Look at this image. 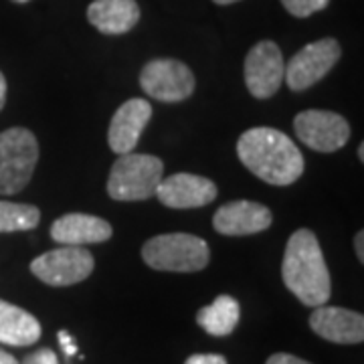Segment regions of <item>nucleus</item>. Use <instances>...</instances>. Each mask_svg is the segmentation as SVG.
I'll use <instances>...</instances> for the list:
<instances>
[{"label": "nucleus", "instance_id": "nucleus-1", "mask_svg": "<svg viewBox=\"0 0 364 364\" xmlns=\"http://www.w3.org/2000/svg\"><path fill=\"white\" fill-rule=\"evenodd\" d=\"M237 154L257 178L273 186H287L304 174L298 146L275 128H251L241 134Z\"/></svg>", "mask_w": 364, "mask_h": 364}, {"label": "nucleus", "instance_id": "nucleus-2", "mask_svg": "<svg viewBox=\"0 0 364 364\" xmlns=\"http://www.w3.org/2000/svg\"><path fill=\"white\" fill-rule=\"evenodd\" d=\"M282 277L287 289L310 308L324 306L330 299V273L318 237L312 231L299 229L289 237L282 263Z\"/></svg>", "mask_w": 364, "mask_h": 364}, {"label": "nucleus", "instance_id": "nucleus-3", "mask_svg": "<svg viewBox=\"0 0 364 364\" xmlns=\"http://www.w3.org/2000/svg\"><path fill=\"white\" fill-rule=\"evenodd\" d=\"M142 259L156 272L195 273L207 267L210 251L207 241L196 235L166 233L144 243Z\"/></svg>", "mask_w": 364, "mask_h": 364}, {"label": "nucleus", "instance_id": "nucleus-4", "mask_svg": "<svg viewBox=\"0 0 364 364\" xmlns=\"http://www.w3.org/2000/svg\"><path fill=\"white\" fill-rule=\"evenodd\" d=\"M164 164L152 154H122L107 178V195L119 203L148 200L156 195Z\"/></svg>", "mask_w": 364, "mask_h": 364}, {"label": "nucleus", "instance_id": "nucleus-5", "mask_svg": "<svg viewBox=\"0 0 364 364\" xmlns=\"http://www.w3.org/2000/svg\"><path fill=\"white\" fill-rule=\"evenodd\" d=\"M39 160V144L26 128L0 134V195H16L33 178Z\"/></svg>", "mask_w": 364, "mask_h": 364}, {"label": "nucleus", "instance_id": "nucleus-6", "mask_svg": "<svg viewBox=\"0 0 364 364\" xmlns=\"http://www.w3.org/2000/svg\"><path fill=\"white\" fill-rule=\"evenodd\" d=\"M95 267L93 255L85 247L61 245L59 249L47 251L31 263V272L43 284L53 287L75 286L87 279Z\"/></svg>", "mask_w": 364, "mask_h": 364}, {"label": "nucleus", "instance_id": "nucleus-7", "mask_svg": "<svg viewBox=\"0 0 364 364\" xmlns=\"http://www.w3.org/2000/svg\"><path fill=\"white\" fill-rule=\"evenodd\" d=\"M340 55H342L340 43L332 37L306 45L286 65L284 79H286L287 87L294 91H304L316 85L338 63Z\"/></svg>", "mask_w": 364, "mask_h": 364}, {"label": "nucleus", "instance_id": "nucleus-8", "mask_svg": "<svg viewBox=\"0 0 364 364\" xmlns=\"http://www.w3.org/2000/svg\"><path fill=\"white\" fill-rule=\"evenodd\" d=\"M195 73L176 59H154L140 73L142 90L164 104L184 102L195 91Z\"/></svg>", "mask_w": 364, "mask_h": 364}, {"label": "nucleus", "instance_id": "nucleus-9", "mask_svg": "<svg viewBox=\"0 0 364 364\" xmlns=\"http://www.w3.org/2000/svg\"><path fill=\"white\" fill-rule=\"evenodd\" d=\"M294 128L301 142L316 152H336L350 138L348 122L334 112L308 109L294 119Z\"/></svg>", "mask_w": 364, "mask_h": 364}, {"label": "nucleus", "instance_id": "nucleus-10", "mask_svg": "<svg viewBox=\"0 0 364 364\" xmlns=\"http://www.w3.org/2000/svg\"><path fill=\"white\" fill-rule=\"evenodd\" d=\"M284 55L273 41H259L245 57V83L257 100L275 95L284 83Z\"/></svg>", "mask_w": 364, "mask_h": 364}, {"label": "nucleus", "instance_id": "nucleus-11", "mask_svg": "<svg viewBox=\"0 0 364 364\" xmlns=\"http://www.w3.org/2000/svg\"><path fill=\"white\" fill-rule=\"evenodd\" d=\"M154 196L170 208L205 207L217 198V184L205 176L178 172L160 181Z\"/></svg>", "mask_w": 364, "mask_h": 364}, {"label": "nucleus", "instance_id": "nucleus-12", "mask_svg": "<svg viewBox=\"0 0 364 364\" xmlns=\"http://www.w3.org/2000/svg\"><path fill=\"white\" fill-rule=\"evenodd\" d=\"M272 223V210L265 205L253 203V200L227 203L213 217V227L221 235H229V237L261 233L269 229Z\"/></svg>", "mask_w": 364, "mask_h": 364}, {"label": "nucleus", "instance_id": "nucleus-13", "mask_svg": "<svg viewBox=\"0 0 364 364\" xmlns=\"http://www.w3.org/2000/svg\"><path fill=\"white\" fill-rule=\"evenodd\" d=\"M152 117V105L146 100L134 97L117 107L109 122L107 144L116 154H130L142 136L146 124Z\"/></svg>", "mask_w": 364, "mask_h": 364}, {"label": "nucleus", "instance_id": "nucleus-14", "mask_svg": "<svg viewBox=\"0 0 364 364\" xmlns=\"http://www.w3.org/2000/svg\"><path fill=\"white\" fill-rule=\"evenodd\" d=\"M310 328L320 338L336 344H360L364 340L363 314L346 308L318 306L310 316Z\"/></svg>", "mask_w": 364, "mask_h": 364}, {"label": "nucleus", "instance_id": "nucleus-15", "mask_svg": "<svg viewBox=\"0 0 364 364\" xmlns=\"http://www.w3.org/2000/svg\"><path fill=\"white\" fill-rule=\"evenodd\" d=\"M51 237L59 245L83 247L90 243H104L112 237V225L100 217L69 213L53 223Z\"/></svg>", "mask_w": 364, "mask_h": 364}, {"label": "nucleus", "instance_id": "nucleus-16", "mask_svg": "<svg viewBox=\"0 0 364 364\" xmlns=\"http://www.w3.org/2000/svg\"><path fill=\"white\" fill-rule=\"evenodd\" d=\"M87 18L104 35H124L138 25L140 6L136 0H93Z\"/></svg>", "mask_w": 364, "mask_h": 364}, {"label": "nucleus", "instance_id": "nucleus-17", "mask_svg": "<svg viewBox=\"0 0 364 364\" xmlns=\"http://www.w3.org/2000/svg\"><path fill=\"white\" fill-rule=\"evenodd\" d=\"M41 338L39 320L23 308L0 299V342L9 346H31Z\"/></svg>", "mask_w": 364, "mask_h": 364}, {"label": "nucleus", "instance_id": "nucleus-18", "mask_svg": "<svg viewBox=\"0 0 364 364\" xmlns=\"http://www.w3.org/2000/svg\"><path fill=\"white\" fill-rule=\"evenodd\" d=\"M241 318V306L231 296H219L210 306L200 308L196 314V324L210 336H229Z\"/></svg>", "mask_w": 364, "mask_h": 364}, {"label": "nucleus", "instance_id": "nucleus-19", "mask_svg": "<svg viewBox=\"0 0 364 364\" xmlns=\"http://www.w3.org/2000/svg\"><path fill=\"white\" fill-rule=\"evenodd\" d=\"M41 221L39 208L33 205H18L0 200V233L31 231Z\"/></svg>", "mask_w": 364, "mask_h": 364}, {"label": "nucleus", "instance_id": "nucleus-20", "mask_svg": "<svg viewBox=\"0 0 364 364\" xmlns=\"http://www.w3.org/2000/svg\"><path fill=\"white\" fill-rule=\"evenodd\" d=\"M330 0H282L286 11L298 18H308L314 13H320L328 6Z\"/></svg>", "mask_w": 364, "mask_h": 364}, {"label": "nucleus", "instance_id": "nucleus-21", "mask_svg": "<svg viewBox=\"0 0 364 364\" xmlns=\"http://www.w3.org/2000/svg\"><path fill=\"white\" fill-rule=\"evenodd\" d=\"M21 364H59V360H57V354L51 348H39L33 354H28Z\"/></svg>", "mask_w": 364, "mask_h": 364}, {"label": "nucleus", "instance_id": "nucleus-22", "mask_svg": "<svg viewBox=\"0 0 364 364\" xmlns=\"http://www.w3.org/2000/svg\"><path fill=\"white\" fill-rule=\"evenodd\" d=\"M184 364H227V358L221 354H193Z\"/></svg>", "mask_w": 364, "mask_h": 364}, {"label": "nucleus", "instance_id": "nucleus-23", "mask_svg": "<svg viewBox=\"0 0 364 364\" xmlns=\"http://www.w3.org/2000/svg\"><path fill=\"white\" fill-rule=\"evenodd\" d=\"M265 364H312V363H308V360H304V358H298V356H294V354H287V352H277V354L269 356Z\"/></svg>", "mask_w": 364, "mask_h": 364}, {"label": "nucleus", "instance_id": "nucleus-24", "mask_svg": "<svg viewBox=\"0 0 364 364\" xmlns=\"http://www.w3.org/2000/svg\"><path fill=\"white\" fill-rule=\"evenodd\" d=\"M59 342L63 344V348H65V352L69 354V356H73V354L77 352L75 344L71 342V338H69V334H67V332H59Z\"/></svg>", "mask_w": 364, "mask_h": 364}, {"label": "nucleus", "instance_id": "nucleus-25", "mask_svg": "<svg viewBox=\"0 0 364 364\" xmlns=\"http://www.w3.org/2000/svg\"><path fill=\"white\" fill-rule=\"evenodd\" d=\"M363 241H364V233L363 231H358V233H356V237H354V249H356V255H358V261H360V263L364 261Z\"/></svg>", "mask_w": 364, "mask_h": 364}, {"label": "nucleus", "instance_id": "nucleus-26", "mask_svg": "<svg viewBox=\"0 0 364 364\" xmlns=\"http://www.w3.org/2000/svg\"><path fill=\"white\" fill-rule=\"evenodd\" d=\"M4 102H6V79L0 73V109L4 107Z\"/></svg>", "mask_w": 364, "mask_h": 364}, {"label": "nucleus", "instance_id": "nucleus-27", "mask_svg": "<svg viewBox=\"0 0 364 364\" xmlns=\"http://www.w3.org/2000/svg\"><path fill=\"white\" fill-rule=\"evenodd\" d=\"M0 364H21L16 358H14L13 354H9V352L0 350Z\"/></svg>", "mask_w": 364, "mask_h": 364}, {"label": "nucleus", "instance_id": "nucleus-28", "mask_svg": "<svg viewBox=\"0 0 364 364\" xmlns=\"http://www.w3.org/2000/svg\"><path fill=\"white\" fill-rule=\"evenodd\" d=\"M358 160H360V162L364 160V144H360V146H358Z\"/></svg>", "mask_w": 364, "mask_h": 364}, {"label": "nucleus", "instance_id": "nucleus-29", "mask_svg": "<svg viewBox=\"0 0 364 364\" xmlns=\"http://www.w3.org/2000/svg\"><path fill=\"white\" fill-rule=\"evenodd\" d=\"M217 4H233V2H239V0H213Z\"/></svg>", "mask_w": 364, "mask_h": 364}, {"label": "nucleus", "instance_id": "nucleus-30", "mask_svg": "<svg viewBox=\"0 0 364 364\" xmlns=\"http://www.w3.org/2000/svg\"><path fill=\"white\" fill-rule=\"evenodd\" d=\"M13 2H18V4H23V2H28V0H13Z\"/></svg>", "mask_w": 364, "mask_h": 364}]
</instances>
